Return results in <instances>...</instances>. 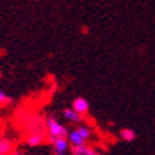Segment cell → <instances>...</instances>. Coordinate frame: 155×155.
Here are the masks:
<instances>
[{"instance_id":"obj_1","label":"cell","mask_w":155,"mask_h":155,"mask_svg":"<svg viewBox=\"0 0 155 155\" xmlns=\"http://www.w3.org/2000/svg\"><path fill=\"white\" fill-rule=\"evenodd\" d=\"M46 128L48 132V137H66L69 130L66 126H64L61 122L54 116H50L46 118Z\"/></svg>"},{"instance_id":"obj_2","label":"cell","mask_w":155,"mask_h":155,"mask_svg":"<svg viewBox=\"0 0 155 155\" xmlns=\"http://www.w3.org/2000/svg\"><path fill=\"white\" fill-rule=\"evenodd\" d=\"M48 141L52 144L55 155H69L71 145H70L68 137H48Z\"/></svg>"},{"instance_id":"obj_3","label":"cell","mask_w":155,"mask_h":155,"mask_svg":"<svg viewBox=\"0 0 155 155\" xmlns=\"http://www.w3.org/2000/svg\"><path fill=\"white\" fill-rule=\"evenodd\" d=\"M73 108L80 116H84V114H87L89 112L90 106H89L88 99H85L84 97H78V98H75L73 101Z\"/></svg>"},{"instance_id":"obj_4","label":"cell","mask_w":155,"mask_h":155,"mask_svg":"<svg viewBox=\"0 0 155 155\" xmlns=\"http://www.w3.org/2000/svg\"><path fill=\"white\" fill-rule=\"evenodd\" d=\"M68 140L71 146H83V145H87V141L83 139V136L80 135V132L78 131V128H73L70 130L68 134Z\"/></svg>"},{"instance_id":"obj_5","label":"cell","mask_w":155,"mask_h":155,"mask_svg":"<svg viewBox=\"0 0 155 155\" xmlns=\"http://www.w3.org/2000/svg\"><path fill=\"white\" fill-rule=\"evenodd\" d=\"M43 141H45V134L41 131H33L28 135L27 139H25V144L28 146L35 147V146L41 145Z\"/></svg>"},{"instance_id":"obj_6","label":"cell","mask_w":155,"mask_h":155,"mask_svg":"<svg viewBox=\"0 0 155 155\" xmlns=\"http://www.w3.org/2000/svg\"><path fill=\"white\" fill-rule=\"evenodd\" d=\"M70 153H71V155H102L98 150L93 149V147H89L87 145H83V146H71Z\"/></svg>"},{"instance_id":"obj_7","label":"cell","mask_w":155,"mask_h":155,"mask_svg":"<svg viewBox=\"0 0 155 155\" xmlns=\"http://www.w3.org/2000/svg\"><path fill=\"white\" fill-rule=\"evenodd\" d=\"M62 117L65 118L66 121H69V122H73V124H79V122L81 121L83 116H80L71 107V108H65V109H64V111H62Z\"/></svg>"},{"instance_id":"obj_8","label":"cell","mask_w":155,"mask_h":155,"mask_svg":"<svg viewBox=\"0 0 155 155\" xmlns=\"http://www.w3.org/2000/svg\"><path fill=\"white\" fill-rule=\"evenodd\" d=\"M13 151L12 140L6 137H0V155H10Z\"/></svg>"},{"instance_id":"obj_9","label":"cell","mask_w":155,"mask_h":155,"mask_svg":"<svg viewBox=\"0 0 155 155\" xmlns=\"http://www.w3.org/2000/svg\"><path fill=\"white\" fill-rule=\"evenodd\" d=\"M120 137L126 143H130V141H134L136 139V132L132 128H122L120 131Z\"/></svg>"},{"instance_id":"obj_10","label":"cell","mask_w":155,"mask_h":155,"mask_svg":"<svg viewBox=\"0 0 155 155\" xmlns=\"http://www.w3.org/2000/svg\"><path fill=\"white\" fill-rule=\"evenodd\" d=\"M76 128H78V131L80 132V135H81L83 139L85 140V141H88L90 137L93 136V131L90 130L88 126H85V125H80L79 127H76Z\"/></svg>"},{"instance_id":"obj_11","label":"cell","mask_w":155,"mask_h":155,"mask_svg":"<svg viewBox=\"0 0 155 155\" xmlns=\"http://www.w3.org/2000/svg\"><path fill=\"white\" fill-rule=\"evenodd\" d=\"M12 102V98L6 95L3 90H0V106H3V104H6V103H10Z\"/></svg>"},{"instance_id":"obj_12","label":"cell","mask_w":155,"mask_h":155,"mask_svg":"<svg viewBox=\"0 0 155 155\" xmlns=\"http://www.w3.org/2000/svg\"><path fill=\"white\" fill-rule=\"evenodd\" d=\"M10 155H22V154H21V151H18V150H13L10 153Z\"/></svg>"}]
</instances>
